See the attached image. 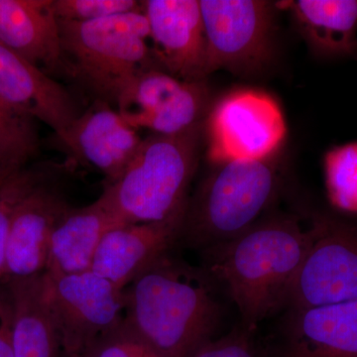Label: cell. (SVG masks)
<instances>
[{"instance_id":"6da1fadb","label":"cell","mask_w":357,"mask_h":357,"mask_svg":"<svg viewBox=\"0 0 357 357\" xmlns=\"http://www.w3.org/2000/svg\"><path fill=\"white\" fill-rule=\"evenodd\" d=\"M314 236L312 222L306 229L297 215L263 218L236 238L199 252V267L236 304L241 326L255 332L287 307Z\"/></svg>"},{"instance_id":"7a4b0ae2","label":"cell","mask_w":357,"mask_h":357,"mask_svg":"<svg viewBox=\"0 0 357 357\" xmlns=\"http://www.w3.org/2000/svg\"><path fill=\"white\" fill-rule=\"evenodd\" d=\"M173 252L124 289V321L160 356L194 357L220 326V290L201 267Z\"/></svg>"},{"instance_id":"3957f363","label":"cell","mask_w":357,"mask_h":357,"mask_svg":"<svg viewBox=\"0 0 357 357\" xmlns=\"http://www.w3.org/2000/svg\"><path fill=\"white\" fill-rule=\"evenodd\" d=\"M204 121L177 135L150 134L100 199L119 225L164 222L187 210Z\"/></svg>"},{"instance_id":"277c9868","label":"cell","mask_w":357,"mask_h":357,"mask_svg":"<svg viewBox=\"0 0 357 357\" xmlns=\"http://www.w3.org/2000/svg\"><path fill=\"white\" fill-rule=\"evenodd\" d=\"M280 185L273 158L215 166L190 196L178 246L202 252L241 236L261 220Z\"/></svg>"},{"instance_id":"5b68a950","label":"cell","mask_w":357,"mask_h":357,"mask_svg":"<svg viewBox=\"0 0 357 357\" xmlns=\"http://www.w3.org/2000/svg\"><path fill=\"white\" fill-rule=\"evenodd\" d=\"M59 28L65 72L100 102L115 105L136 75L159 69L143 9L89 22L59 21Z\"/></svg>"},{"instance_id":"8992f818","label":"cell","mask_w":357,"mask_h":357,"mask_svg":"<svg viewBox=\"0 0 357 357\" xmlns=\"http://www.w3.org/2000/svg\"><path fill=\"white\" fill-rule=\"evenodd\" d=\"M210 76L225 70L238 76L261 72L272 58L274 4L261 0H199Z\"/></svg>"},{"instance_id":"52a82bcc","label":"cell","mask_w":357,"mask_h":357,"mask_svg":"<svg viewBox=\"0 0 357 357\" xmlns=\"http://www.w3.org/2000/svg\"><path fill=\"white\" fill-rule=\"evenodd\" d=\"M206 153L215 166L273 158L287 126L278 103L266 93L238 89L213 107L204 122Z\"/></svg>"},{"instance_id":"ba28073f","label":"cell","mask_w":357,"mask_h":357,"mask_svg":"<svg viewBox=\"0 0 357 357\" xmlns=\"http://www.w3.org/2000/svg\"><path fill=\"white\" fill-rule=\"evenodd\" d=\"M45 275L66 356H84L98 338L123 321L124 290L100 275L91 270L57 277Z\"/></svg>"},{"instance_id":"9c48e42d","label":"cell","mask_w":357,"mask_h":357,"mask_svg":"<svg viewBox=\"0 0 357 357\" xmlns=\"http://www.w3.org/2000/svg\"><path fill=\"white\" fill-rule=\"evenodd\" d=\"M314 236L289 295L286 310L357 301V227L314 218Z\"/></svg>"},{"instance_id":"30bf717a","label":"cell","mask_w":357,"mask_h":357,"mask_svg":"<svg viewBox=\"0 0 357 357\" xmlns=\"http://www.w3.org/2000/svg\"><path fill=\"white\" fill-rule=\"evenodd\" d=\"M206 82H185L164 70L136 75L119 93L115 107L132 128L177 135L204 122L210 102Z\"/></svg>"},{"instance_id":"8fae6325","label":"cell","mask_w":357,"mask_h":357,"mask_svg":"<svg viewBox=\"0 0 357 357\" xmlns=\"http://www.w3.org/2000/svg\"><path fill=\"white\" fill-rule=\"evenodd\" d=\"M142 3L159 69L181 81L206 82V41L199 0Z\"/></svg>"},{"instance_id":"7c38bea8","label":"cell","mask_w":357,"mask_h":357,"mask_svg":"<svg viewBox=\"0 0 357 357\" xmlns=\"http://www.w3.org/2000/svg\"><path fill=\"white\" fill-rule=\"evenodd\" d=\"M56 173L30 190L14 211L4 278H25L44 273L52 234L72 208L56 182Z\"/></svg>"},{"instance_id":"4fadbf2b","label":"cell","mask_w":357,"mask_h":357,"mask_svg":"<svg viewBox=\"0 0 357 357\" xmlns=\"http://www.w3.org/2000/svg\"><path fill=\"white\" fill-rule=\"evenodd\" d=\"M56 138L72 158L102 174L103 185L121 177L143 140L137 129L100 100Z\"/></svg>"},{"instance_id":"5bb4252c","label":"cell","mask_w":357,"mask_h":357,"mask_svg":"<svg viewBox=\"0 0 357 357\" xmlns=\"http://www.w3.org/2000/svg\"><path fill=\"white\" fill-rule=\"evenodd\" d=\"M185 213L164 222L112 227L98 245L91 271L124 290L178 246Z\"/></svg>"},{"instance_id":"9a60e30c","label":"cell","mask_w":357,"mask_h":357,"mask_svg":"<svg viewBox=\"0 0 357 357\" xmlns=\"http://www.w3.org/2000/svg\"><path fill=\"white\" fill-rule=\"evenodd\" d=\"M0 102L21 116L43 122L55 135L67 130L81 114L64 86L1 43Z\"/></svg>"},{"instance_id":"2e32d148","label":"cell","mask_w":357,"mask_h":357,"mask_svg":"<svg viewBox=\"0 0 357 357\" xmlns=\"http://www.w3.org/2000/svg\"><path fill=\"white\" fill-rule=\"evenodd\" d=\"M286 314L279 357H357V301Z\"/></svg>"},{"instance_id":"e0dca14e","label":"cell","mask_w":357,"mask_h":357,"mask_svg":"<svg viewBox=\"0 0 357 357\" xmlns=\"http://www.w3.org/2000/svg\"><path fill=\"white\" fill-rule=\"evenodd\" d=\"M0 43L47 74L64 70L52 0H0Z\"/></svg>"},{"instance_id":"ac0fdd59","label":"cell","mask_w":357,"mask_h":357,"mask_svg":"<svg viewBox=\"0 0 357 357\" xmlns=\"http://www.w3.org/2000/svg\"><path fill=\"white\" fill-rule=\"evenodd\" d=\"M13 303L14 357H66L46 275L4 278Z\"/></svg>"},{"instance_id":"d6986e66","label":"cell","mask_w":357,"mask_h":357,"mask_svg":"<svg viewBox=\"0 0 357 357\" xmlns=\"http://www.w3.org/2000/svg\"><path fill=\"white\" fill-rule=\"evenodd\" d=\"M116 222L100 199L70 208L52 234L44 273L51 277L89 271L98 245Z\"/></svg>"},{"instance_id":"ffe728a7","label":"cell","mask_w":357,"mask_h":357,"mask_svg":"<svg viewBox=\"0 0 357 357\" xmlns=\"http://www.w3.org/2000/svg\"><path fill=\"white\" fill-rule=\"evenodd\" d=\"M285 4L314 50L342 55L357 48V0H298Z\"/></svg>"},{"instance_id":"44dd1931","label":"cell","mask_w":357,"mask_h":357,"mask_svg":"<svg viewBox=\"0 0 357 357\" xmlns=\"http://www.w3.org/2000/svg\"><path fill=\"white\" fill-rule=\"evenodd\" d=\"M324 166L331 203L340 210L357 213V142L331 149Z\"/></svg>"},{"instance_id":"7402d4cb","label":"cell","mask_w":357,"mask_h":357,"mask_svg":"<svg viewBox=\"0 0 357 357\" xmlns=\"http://www.w3.org/2000/svg\"><path fill=\"white\" fill-rule=\"evenodd\" d=\"M33 122L0 102V163L22 168L36 156L39 137Z\"/></svg>"},{"instance_id":"603a6c76","label":"cell","mask_w":357,"mask_h":357,"mask_svg":"<svg viewBox=\"0 0 357 357\" xmlns=\"http://www.w3.org/2000/svg\"><path fill=\"white\" fill-rule=\"evenodd\" d=\"M54 171L43 164L22 167L13 174L0 192V281L6 276L7 241L14 211L25 195Z\"/></svg>"},{"instance_id":"cb8c5ba5","label":"cell","mask_w":357,"mask_h":357,"mask_svg":"<svg viewBox=\"0 0 357 357\" xmlns=\"http://www.w3.org/2000/svg\"><path fill=\"white\" fill-rule=\"evenodd\" d=\"M52 9L59 21L89 22L142 10L143 3L136 0H52Z\"/></svg>"},{"instance_id":"d4e9b609","label":"cell","mask_w":357,"mask_h":357,"mask_svg":"<svg viewBox=\"0 0 357 357\" xmlns=\"http://www.w3.org/2000/svg\"><path fill=\"white\" fill-rule=\"evenodd\" d=\"M84 357H161L126 321L98 338Z\"/></svg>"},{"instance_id":"484cf974","label":"cell","mask_w":357,"mask_h":357,"mask_svg":"<svg viewBox=\"0 0 357 357\" xmlns=\"http://www.w3.org/2000/svg\"><path fill=\"white\" fill-rule=\"evenodd\" d=\"M194 357H268V354L256 340L255 332L241 326L229 335L211 340Z\"/></svg>"},{"instance_id":"4316f807","label":"cell","mask_w":357,"mask_h":357,"mask_svg":"<svg viewBox=\"0 0 357 357\" xmlns=\"http://www.w3.org/2000/svg\"><path fill=\"white\" fill-rule=\"evenodd\" d=\"M13 303L6 282L0 281V357H14Z\"/></svg>"},{"instance_id":"83f0119b","label":"cell","mask_w":357,"mask_h":357,"mask_svg":"<svg viewBox=\"0 0 357 357\" xmlns=\"http://www.w3.org/2000/svg\"><path fill=\"white\" fill-rule=\"evenodd\" d=\"M18 169L20 168L0 163V192H1L2 189H3V187L6 185L7 181L9 180V178H10L11 176H13V174L16 172Z\"/></svg>"},{"instance_id":"f1b7e54d","label":"cell","mask_w":357,"mask_h":357,"mask_svg":"<svg viewBox=\"0 0 357 357\" xmlns=\"http://www.w3.org/2000/svg\"><path fill=\"white\" fill-rule=\"evenodd\" d=\"M66 357H83V356H67Z\"/></svg>"},{"instance_id":"f546056e","label":"cell","mask_w":357,"mask_h":357,"mask_svg":"<svg viewBox=\"0 0 357 357\" xmlns=\"http://www.w3.org/2000/svg\"><path fill=\"white\" fill-rule=\"evenodd\" d=\"M84 357V356H83Z\"/></svg>"}]
</instances>
